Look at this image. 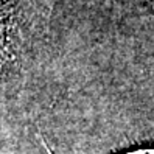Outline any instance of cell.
Returning <instances> with one entry per match:
<instances>
[{
	"label": "cell",
	"instance_id": "2",
	"mask_svg": "<svg viewBox=\"0 0 154 154\" xmlns=\"http://www.w3.org/2000/svg\"><path fill=\"white\" fill-rule=\"evenodd\" d=\"M151 2H152V5H154V0H151Z\"/></svg>",
	"mask_w": 154,
	"mask_h": 154
},
{
	"label": "cell",
	"instance_id": "1",
	"mask_svg": "<svg viewBox=\"0 0 154 154\" xmlns=\"http://www.w3.org/2000/svg\"><path fill=\"white\" fill-rule=\"evenodd\" d=\"M20 0H0V79L17 62L22 45Z\"/></svg>",
	"mask_w": 154,
	"mask_h": 154
}]
</instances>
